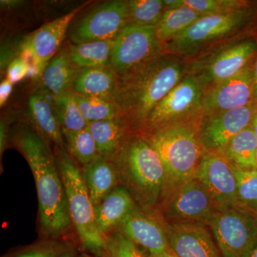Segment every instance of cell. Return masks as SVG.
Listing matches in <instances>:
<instances>
[{
  "mask_svg": "<svg viewBox=\"0 0 257 257\" xmlns=\"http://www.w3.org/2000/svg\"><path fill=\"white\" fill-rule=\"evenodd\" d=\"M257 139L251 125L238 134L222 152L230 163L241 170L257 169Z\"/></svg>",
  "mask_w": 257,
  "mask_h": 257,
  "instance_id": "26",
  "label": "cell"
},
{
  "mask_svg": "<svg viewBox=\"0 0 257 257\" xmlns=\"http://www.w3.org/2000/svg\"><path fill=\"white\" fill-rule=\"evenodd\" d=\"M79 257H96L93 256L92 254H89V253H88L87 252H84V251H82V252H81L79 254Z\"/></svg>",
  "mask_w": 257,
  "mask_h": 257,
  "instance_id": "44",
  "label": "cell"
},
{
  "mask_svg": "<svg viewBox=\"0 0 257 257\" xmlns=\"http://www.w3.org/2000/svg\"><path fill=\"white\" fill-rule=\"evenodd\" d=\"M114 40H104L70 45L69 58L79 70L110 65Z\"/></svg>",
  "mask_w": 257,
  "mask_h": 257,
  "instance_id": "25",
  "label": "cell"
},
{
  "mask_svg": "<svg viewBox=\"0 0 257 257\" xmlns=\"http://www.w3.org/2000/svg\"><path fill=\"white\" fill-rule=\"evenodd\" d=\"M59 257H79V254L73 245L69 243L67 247Z\"/></svg>",
  "mask_w": 257,
  "mask_h": 257,
  "instance_id": "39",
  "label": "cell"
},
{
  "mask_svg": "<svg viewBox=\"0 0 257 257\" xmlns=\"http://www.w3.org/2000/svg\"><path fill=\"white\" fill-rule=\"evenodd\" d=\"M87 4L80 5L67 14L45 24L27 37L20 45V48L31 51L43 72L57 55L71 22Z\"/></svg>",
  "mask_w": 257,
  "mask_h": 257,
  "instance_id": "18",
  "label": "cell"
},
{
  "mask_svg": "<svg viewBox=\"0 0 257 257\" xmlns=\"http://www.w3.org/2000/svg\"><path fill=\"white\" fill-rule=\"evenodd\" d=\"M256 51V40H245L229 45L212 56L197 77L205 88L234 77L251 63Z\"/></svg>",
  "mask_w": 257,
  "mask_h": 257,
  "instance_id": "15",
  "label": "cell"
},
{
  "mask_svg": "<svg viewBox=\"0 0 257 257\" xmlns=\"http://www.w3.org/2000/svg\"><path fill=\"white\" fill-rule=\"evenodd\" d=\"M205 86L196 75L184 77L159 103L149 116L143 127L148 133L187 116L202 107Z\"/></svg>",
  "mask_w": 257,
  "mask_h": 257,
  "instance_id": "10",
  "label": "cell"
},
{
  "mask_svg": "<svg viewBox=\"0 0 257 257\" xmlns=\"http://www.w3.org/2000/svg\"><path fill=\"white\" fill-rule=\"evenodd\" d=\"M253 83H254V87H253V96H254V101L257 103V51L256 60H255V63L253 64Z\"/></svg>",
  "mask_w": 257,
  "mask_h": 257,
  "instance_id": "41",
  "label": "cell"
},
{
  "mask_svg": "<svg viewBox=\"0 0 257 257\" xmlns=\"http://www.w3.org/2000/svg\"><path fill=\"white\" fill-rule=\"evenodd\" d=\"M207 226L222 257H249L257 246V220L252 211L220 206Z\"/></svg>",
  "mask_w": 257,
  "mask_h": 257,
  "instance_id": "6",
  "label": "cell"
},
{
  "mask_svg": "<svg viewBox=\"0 0 257 257\" xmlns=\"http://www.w3.org/2000/svg\"><path fill=\"white\" fill-rule=\"evenodd\" d=\"M8 142V127L4 121L0 123V157H3Z\"/></svg>",
  "mask_w": 257,
  "mask_h": 257,
  "instance_id": "38",
  "label": "cell"
},
{
  "mask_svg": "<svg viewBox=\"0 0 257 257\" xmlns=\"http://www.w3.org/2000/svg\"><path fill=\"white\" fill-rule=\"evenodd\" d=\"M147 254L148 257H179L170 248L162 253H152V254L147 253Z\"/></svg>",
  "mask_w": 257,
  "mask_h": 257,
  "instance_id": "40",
  "label": "cell"
},
{
  "mask_svg": "<svg viewBox=\"0 0 257 257\" xmlns=\"http://www.w3.org/2000/svg\"><path fill=\"white\" fill-rule=\"evenodd\" d=\"M233 169L236 179L237 206L254 212L257 208V169L241 170L234 166Z\"/></svg>",
  "mask_w": 257,
  "mask_h": 257,
  "instance_id": "33",
  "label": "cell"
},
{
  "mask_svg": "<svg viewBox=\"0 0 257 257\" xmlns=\"http://www.w3.org/2000/svg\"><path fill=\"white\" fill-rule=\"evenodd\" d=\"M79 72L71 62L67 47L57 52L51 60L41 77L44 85L56 96L72 90L74 79Z\"/></svg>",
  "mask_w": 257,
  "mask_h": 257,
  "instance_id": "24",
  "label": "cell"
},
{
  "mask_svg": "<svg viewBox=\"0 0 257 257\" xmlns=\"http://www.w3.org/2000/svg\"><path fill=\"white\" fill-rule=\"evenodd\" d=\"M165 5L168 9L184 5L206 15L244 9L247 3L237 0H166Z\"/></svg>",
  "mask_w": 257,
  "mask_h": 257,
  "instance_id": "32",
  "label": "cell"
},
{
  "mask_svg": "<svg viewBox=\"0 0 257 257\" xmlns=\"http://www.w3.org/2000/svg\"><path fill=\"white\" fill-rule=\"evenodd\" d=\"M257 103L207 116L199 133L206 152L222 153L230 142L251 125Z\"/></svg>",
  "mask_w": 257,
  "mask_h": 257,
  "instance_id": "13",
  "label": "cell"
},
{
  "mask_svg": "<svg viewBox=\"0 0 257 257\" xmlns=\"http://www.w3.org/2000/svg\"><path fill=\"white\" fill-rule=\"evenodd\" d=\"M13 84L8 79H5L0 84V106L3 107L6 104L10 94L13 92Z\"/></svg>",
  "mask_w": 257,
  "mask_h": 257,
  "instance_id": "37",
  "label": "cell"
},
{
  "mask_svg": "<svg viewBox=\"0 0 257 257\" xmlns=\"http://www.w3.org/2000/svg\"><path fill=\"white\" fill-rule=\"evenodd\" d=\"M83 178L93 206L101 201L120 185L114 163L100 156L82 167Z\"/></svg>",
  "mask_w": 257,
  "mask_h": 257,
  "instance_id": "21",
  "label": "cell"
},
{
  "mask_svg": "<svg viewBox=\"0 0 257 257\" xmlns=\"http://www.w3.org/2000/svg\"><path fill=\"white\" fill-rule=\"evenodd\" d=\"M138 207L128 191L119 185L94 207L96 223L107 237L117 231L120 224Z\"/></svg>",
  "mask_w": 257,
  "mask_h": 257,
  "instance_id": "19",
  "label": "cell"
},
{
  "mask_svg": "<svg viewBox=\"0 0 257 257\" xmlns=\"http://www.w3.org/2000/svg\"><path fill=\"white\" fill-rule=\"evenodd\" d=\"M120 185L142 210L158 216L167 195V172L156 150L145 137L128 138L113 160Z\"/></svg>",
  "mask_w": 257,
  "mask_h": 257,
  "instance_id": "3",
  "label": "cell"
},
{
  "mask_svg": "<svg viewBox=\"0 0 257 257\" xmlns=\"http://www.w3.org/2000/svg\"><path fill=\"white\" fill-rule=\"evenodd\" d=\"M55 99L52 101L45 91L36 93L30 97L29 101L30 114L32 121L37 128V133L53 144L54 146L65 148L62 127H61L57 113Z\"/></svg>",
  "mask_w": 257,
  "mask_h": 257,
  "instance_id": "20",
  "label": "cell"
},
{
  "mask_svg": "<svg viewBox=\"0 0 257 257\" xmlns=\"http://www.w3.org/2000/svg\"><path fill=\"white\" fill-rule=\"evenodd\" d=\"M21 1H18V0H1L0 3L1 5L4 8H15V7L18 6L21 4Z\"/></svg>",
  "mask_w": 257,
  "mask_h": 257,
  "instance_id": "42",
  "label": "cell"
},
{
  "mask_svg": "<svg viewBox=\"0 0 257 257\" xmlns=\"http://www.w3.org/2000/svg\"><path fill=\"white\" fill-rule=\"evenodd\" d=\"M117 76L110 65L82 69L74 79L72 91L85 96L113 98Z\"/></svg>",
  "mask_w": 257,
  "mask_h": 257,
  "instance_id": "23",
  "label": "cell"
},
{
  "mask_svg": "<svg viewBox=\"0 0 257 257\" xmlns=\"http://www.w3.org/2000/svg\"><path fill=\"white\" fill-rule=\"evenodd\" d=\"M202 16V14L184 5H181L179 8L166 10L160 23L157 27L159 40L162 45L167 43Z\"/></svg>",
  "mask_w": 257,
  "mask_h": 257,
  "instance_id": "27",
  "label": "cell"
},
{
  "mask_svg": "<svg viewBox=\"0 0 257 257\" xmlns=\"http://www.w3.org/2000/svg\"><path fill=\"white\" fill-rule=\"evenodd\" d=\"M251 126L257 139V111L255 113V114L253 115L252 120H251Z\"/></svg>",
  "mask_w": 257,
  "mask_h": 257,
  "instance_id": "43",
  "label": "cell"
},
{
  "mask_svg": "<svg viewBox=\"0 0 257 257\" xmlns=\"http://www.w3.org/2000/svg\"><path fill=\"white\" fill-rule=\"evenodd\" d=\"M220 206L197 178L190 179L170 194L158 216L168 224H207Z\"/></svg>",
  "mask_w": 257,
  "mask_h": 257,
  "instance_id": "7",
  "label": "cell"
},
{
  "mask_svg": "<svg viewBox=\"0 0 257 257\" xmlns=\"http://www.w3.org/2000/svg\"><path fill=\"white\" fill-rule=\"evenodd\" d=\"M54 97L56 113L62 130L79 131L87 127L88 123L74 100L73 91H67Z\"/></svg>",
  "mask_w": 257,
  "mask_h": 257,
  "instance_id": "30",
  "label": "cell"
},
{
  "mask_svg": "<svg viewBox=\"0 0 257 257\" xmlns=\"http://www.w3.org/2000/svg\"><path fill=\"white\" fill-rule=\"evenodd\" d=\"M128 124L121 118L88 124L99 156L113 162L128 140L126 137Z\"/></svg>",
  "mask_w": 257,
  "mask_h": 257,
  "instance_id": "22",
  "label": "cell"
},
{
  "mask_svg": "<svg viewBox=\"0 0 257 257\" xmlns=\"http://www.w3.org/2000/svg\"><path fill=\"white\" fill-rule=\"evenodd\" d=\"M180 61L160 55L128 73L117 77L113 99L120 118L133 126H144L155 106L183 79Z\"/></svg>",
  "mask_w": 257,
  "mask_h": 257,
  "instance_id": "2",
  "label": "cell"
},
{
  "mask_svg": "<svg viewBox=\"0 0 257 257\" xmlns=\"http://www.w3.org/2000/svg\"><path fill=\"white\" fill-rule=\"evenodd\" d=\"M163 223L169 246L179 257H222L207 224Z\"/></svg>",
  "mask_w": 257,
  "mask_h": 257,
  "instance_id": "16",
  "label": "cell"
},
{
  "mask_svg": "<svg viewBox=\"0 0 257 257\" xmlns=\"http://www.w3.org/2000/svg\"><path fill=\"white\" fill-rule=\"evenodd\" d=\"M247 8L203 15L179 35L166 43V50L171 53L187 54L216 39L236 31L249 20Z\"/></svg>",
  "mask_w": 257,
  "mask_h": 257,
  "instance_id": "9",
  "label": "cell"
},
{
  "mask_svg": "<svg viewBox=\"0 0 257 257\" xmlns=\"http://www.w3.org/2000/svg\"><path fill=\"white\" fill-rule=\"evenodd\" d=\"M145 138L160 155L165 166L167 179L166 199L179 186L195 178L206 151L199 130L190 124L165 125L147 133Z\"/></svg>",
  "mask_w": 257,
  "mask_h": 257,
  "instance_id": "5",
  "label": "cell"
},
{
  "mask_svg": "<svg viewBox=\"0 0 257 257\" xmlns=\"http://www.w3.org/2000/svg\"><path fill=\"white\" fill-rule=\"evenodd\" d=\"M256 164H257V152H256Z\"/></svg>",
  "mask_w": 257,
  "mask_h": 257,
  "instance_id": "47",
  "label": "cell"
},
{
  "mask_svg": "<svg viewBox=\"0 0 257 257\" xmlns=\"http://www.w3.org/2000/svg\"><path fill=\"white\" fill-rule=\"evenodd\" d=\"M117 231L147 253H162L170 248L162 219L138 207L125 218Z\"/></svg>",
  "mask_w": 257,
  "mask_h": 257,
  "instance_id": "17",
  "label": "cell"
},
{
  "mask_svg": "<svg viewBox=\"0 0 257 257\" xmlns=\"http://www.w3.org/2000/svg\"><path fill=\"white\" fill-rule=\"evenodd\" d=\"M195 177L219 206H237L234 169L222 154L206 152L198 167Z\"/></svg>",
  "mask_w": 257,
  "mask_h": 257,
  "instance_id": "14",
  "label": "cell"
},
{
  "mask_svg": "<svg viewBox=\"0 0 257 257\" xmlns=\"http://www.w3.org/2000/svg\"><path fill=\"white\" fill-rule=\"evenodd\" d=\"M162 49L156 27L128 23L114 40L110 66L121 77L160 57Z\"/></svg>",
  "mask_w": 257,
  "mask_h": 257,
  "instance_id": "8",
  "label": "cell"
},
{
  "mask_svg": "<svg viewBox=\"0 0 257 257\" xmlns=\"http://www.w3.org/2000/svg\"><path fill=\"white\" fill-rule=\"evenodd\" d=\"M13 143L28 162L35 179L40 233L44 239H62L73 227L67 194L50 143L28 127L20 128Z\"/></svg>",
  "mask_w": 257,
  "mask_h": 257,
  "instance_id": "1",
  "label": "cell"
},
{
  "mask_svg": "<svg viewBox=\"0 0 257 257\" xmlns=\"http://www.w3.org/2000/svg\"><path fill=\"white\" fill-rule=\"evenodd\" d=\"M249 257H257V246L255 248V249L253 250Z\"/></svg>",
  "mask_w": 257,
  "mask_h": 257,
  "instance_id": "45",
  "label": "cell"
},
{
  "mask_svg": "<svg viewBox=\"0 0 257 257\" xmlns=\"http://www.w3.org/2000/svg\"><path fill=\"white\" fill-rule=\"evenodd\" d=\"M74 98L88 124L120 118L119 109L113 98L85 96L74 92Z\"/></svg>",
  "mask_w": 257,
  "mask_h": 257,
  "instance_id": "28",
  "label": "cell"
},
{
  "mask_svg": "<svg viewBox=\"0 0 257 257\" xmlns=\"http://www.w3.org/2000/svg\"><path fill=\"white\" fill-rule=\"evenodd\" d=\"M106 257H148L131 240L116 231L107 236Z\"/></svg>",
  "mask_w": 257,
  "mask_h": 257,
  "instance_id": "35",
  "label": "cell"
},
{
  "mask_svg": "<svg viewBox=\"0 0 257 257\" xmlns=\"http://www.w3.org/2000/svg\"><path fill=\"white\" fill-rule=\"evenodd\" d=\"M54 153L67 194L72 227L82 251L96 257H106L107 237L96 223L82 167L65 148L54 146Z\"/></svg>",
  "mask_w": 257,
  "mask_h": 257,
  "instance_id": "4",
  "label": "cell"
},
{
  "mask_svg": "<svg viewBox=\"0 0 257 257\" xmlns=\"http://www.w3.org/2000/svg\"><path fill=\"white\" fill-rule=\"evenodd\" d=\"M68 243L62 239H44L5 257H59Z\"/></svg>",
  "mask_w": 257,
  "mask_h": 257,
  "instance_id": "34",
  "label": "cell"
},
{
  "mask_svg": "<svg viewBox=\"0 0 257 257\" xmlns=\"http://www.w3.org/2000/svg\"><path fill=\"white\" fill-rule=\"evenodd\" d=\"M128 23L127 1L106 2L79 22L72 30L70 40L75 45L114 40Z\"/></svg>",
  "mask_w": 257,
  "mask_h": 257,
  "instance_id": "11",
  "label": "cell"
},
{
  "mask_svg": "<svg viewBox=\"0 0 257 257\" xmlns=\"http://www.w3.org/2000/svg\"><path fill=\"white\" fill-rule=\"evenodd\" d=\"M65 149L79 165L84 167L99 156L88 126L79 131L62 130Z\"/></svg>",
  "mask_w": 257,
  "mask_h": 257,
  "instance_id": "29",
  "label": "cell"
},
{
  "mask_svg": "<svg viewBox=\"0 0 257 257\" xmlns=\"http://www.w3.org/2000/svg\"><path fill=\"white\" fill-rule=\"evenodd\" d=\"M253 213H254V215H255V216H256V220H257V208L256 209V210H255L254 212H253Z\"/></svg>",
  "mask_w": 257,
  "mask_h": 257,
  "instance_id": "46",
  "label": "cell"
},
{
  "mask_svg": "<svg viewBox=\"0 0 257 257\" xmlns=\"http://www.w3.org/2000/svg\"><path fill=\"white\" fill-rule=\"evenodd\" d=\"M253 65L248 64L234 77L204 89L202 108L207 116L242 107L254 101Z\"/></svg>",
  "mask_w": 257,
  "mask_h": 257,
  "instance_id": "12",
  "label": "cell"
},
{
  "mask_svg": "<svg viewBox=\"0 0 257 257\" xmlns=\"http://www.w3.org/2000/svg\"><path fill=\"white\" fill-rule=\"evenodd\" d=\"M127 3L130 23L140 26L157 28L166 10L162 0H130Z\"/></svg>",
  "mask_w": 257,
  "mask_h": 257,
  "instance_id": "31",
  "label": "cell"
},
{
  "mask_svg": "<svg viewBox=\"0 0 257 257\" xmlns=\"http://www.w3.org/2000/svg\"><path fill=\"white\" fill-rule=\"evenodd\" d=\"M28 64L21 57H18L10 62L7 72V79L13 84H16L28 77Z\"/></svg>",
  "mask_w": 257,
  "mask_h": 257,
  "instance_id": "36",
  "label": "cell"
}]
</instances>
